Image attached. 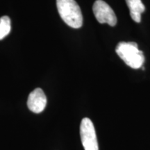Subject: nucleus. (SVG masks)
Returning a JSON list of instances; mask_svg holds the SVG:
<instances>
[{
    "label": "nucleus",
    "mask_w": 150,
    "mask_h": 150,
    "mask_svg": "<svg viewBox=\"0 0 150 150\" xmlns=\"http://www.w3.org/2000/svg\"><path fill=\"white\" fill-rule=\"evenodd\" d=\"M56 6L62 20L74 29L83 24V16L79 6L75 0H56Z\"/></svg>",
    "instance_id": "nucleus-1"
},
{
    "label": "nucleus",
    "mask_w": 150,
    "mask_h": 150,
    "mask_svg": "<svg viewBox=\"0 0 150 150\" xmlns=\"http://www.w3.org/2000/svg\"><path fill=\"white\" fill-rule=\"evenodd\" d=\"M93 11L99 23H106L111 27L117 24V17L111 7L103 0H97L93 4Z\"/></svg>",
    "instance_id": "nucleus-4"
},
{
    "label": "nucleus",
    "mask_w": 150,
    "mask_h": 150,
    "mask_svg": "<svg viewBox=\"0 0 150 150\" xmlns=\"http://www.w3.org/2000/svg\"><path fill=\"white\" fill-rule=\"evenodd\" d=\"M47 105V97L41 88H36L29 94L27 100L28 108L35 113H40L45 110Z\"/></svg>",
    "instance_id": "nucleus-5"
},
{
    "label": "nucleus",
    "mask_w": 150,
    "mask_h": 150,
    "mask_svg": "<svg viewBox=\"0 0 150 150\" xmlns=\"http://www.w3.org/2000/svg\"><path fill=\"white\" fill-rule=\"evenodd\" d=\"M80 136L85 150H99L96 132L93 122L85 117L80 125Z\"/></svg>",
    "instance_id": "nucleus-3"
},
{
    "label": "nucleus",
    "mask_w": 150,
    "mask_h": 150,
    "mask_svg": "<svg viewBox=\"0 0 150 150\" xmlns=\"http://www.w3.org/2000/svg\"><path fill=\"white\" fill-rule=\"evenodd\" d=\"M127 4L130 11L132 20L139 23L141 21V15L145 11V7L141 0H126Z\"/></svg>",
    "instance_id": "nucleus-6"
},
{
    "label": "nucleus",
    "mask_w": 150,
    "mask_h": 150,
    "mask_svg": "<svg viewBox=\"0 0 150 150\" xmlns=\"http://www.w3.org/2000/svg\"><path fill=\"white\" fill-rule=\"evenodd\" d=\"M115 52L126 64L133 69H139L145 62L143 52L138 49L134 42H120L116 47Z\"/></svg>",
    "instance_id": "nucleus-2"
},
{
    "label": "nucleus",
    "mask_w": 150,
    "mask_h": 150,
    "mask_svg": "<svg viewBox=\"0 0 150 150\" xmlns=\"http://www.w3.org/2000/svg\"><path fill=\"white\" fill-rule=\"evenodd\" d=\"M11 19L8 16L0 18V40L7 36L11 32Z\"/></svg>",
    "instance_id": "nucleus-7"
}]
</instances>
